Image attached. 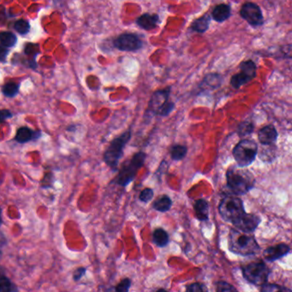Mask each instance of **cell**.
<instances>
[{
    "mask_svg": "<svg viewBox=\"0 0 292 292\" xmlns=\"http://www.w3.org/2000/svg\"><path fill=\"white\" fill-rule=\"evenodd\" d=\"M19 89H20L19 84L13 82V81H10V82L6 83L2 86L1 91L6 97L12 98V97H15L19 93Z\"/></svg>",
    "mask_w": 292,
    "mask_h": 292,
    "instance_id": "7402d4cb",
    "label": "cell"
},
{
    "mask_svg": "<svg viewBox=\"0 0 292 292\" xmlns=\"http://www.w3.org/2000/svg\"><path fill=\"white\" fill-rule=\"evenodd\" d=\"M146 158V154L142 151L134 154L132 159L122 165L114 182L122 187L128 186L134 180L138 172L144 167Z\"/></svg>",
    "mask_w": 292,
    "mask_h": 292,
    "instance_id": "5b68a950",
    "label": "cell"
},
{
    "mask_svg": "<svg viewBox=\"0 0 292 292\" xmlns=\"http://www.w3.org/2000/svg\"><path fill=\"white\" fill-rule=\"evenodd\" d=\"M278 138L277 130L272 125L266 126L260 130L258 133L259 141L263 145H271L276 141Z\"/></svg>",
    "mask_w": 292,
    "mask_h": 292,
    "instance_id": "9a60e30c",
    "label": "cell"
},
{
    "mask_svg": "<svg viewBox=\"0 0 292 292\" xmlns=\"http://www.w3.org/2000/svg\"><path fill=\"white\" fill-rule=\"evenodd\" d=\"M258 152L256 143L250 139H244L239 142L233 150V157L238 165L244 168L250 165L256 159Z\"/></svg>",
    "mask_w": 292,
    "mask_h": 292,
    "instance_id": "52a82bcc",
    "label": "cell"
},
{
    "mask_svg": "<svg viewBox=\"0 0 292 292\" xmlns=\"http://www.w3.org/2000/svg\"><path fill=\"white\" fill-rule=\"evenodd\" d=\"M218 210L221 217L226 222H232L233 225L246 214L241 199L235 196H228L223 198L218 206Z\"/></svg>",
    "mask_w": 292,
    "mask_h": 292,
    "instance_id": "8992f818",
    "label": "cell"
},
{
    "mask_svg": "<svg viewBox=\"0 0 292 292\" xmlns=\"http://www.w3.org/2000/svg\"><path fill=\"white\" fill-rule=\"evenodd\" d=\"M18 38L16 36L10 32H3L0 35V43L1 46L7 48H12L16 44Z\"/></svg>",
    "mask_w": 292,
    "mask_h": 292,
    "instance_id": "603a6c76",
    "label": "cell"
},
{
    "mask_svg": "<svg viewBox=\"0 0 292 292\" xmlns=\"http://www.w3.org/2000/svg\"><path fill=\"white\" fill-rule=\"evenodd\" d=\"M76 127L74 125H72V126H70V127L67 128V130H68L69 132H73V131L76 130Z\"/></svg>",
    "mask_w": 292,
    "mask_h": 292,
    "instance_id": "74e56055",
    "label": "cell"
},
{
    "mask_svg": "<svg viewBox=\"0 0 292 292\" xmlns=\"http://www.w3.org/2000/svg\"><path fill=\"white\" fill-rule=\"evenodd\" d=\"M86 272V268H84V267H80V268H78V269H76V271L73 274V280L74 281H80V279L82 278V276L85 275Z\"/></svg>",
    "mask_w": 292,
    "mask_h": 292,
    "instance_id": "836d02e7",
    "label": "cell"
},
{
    "mask_svg": "<svg viewBox=\"0 0 292 292\" xmlns=\"http://www.w3.org/2000/svg\"><path fill=\"white\" fill-rule=\"evenodd\" d=\"M262 292H292L286 287H281L275 284H266L263 285Z\"/></svg>",
    "mask_w": 292,
    "mask_h": 292,
    "instance_id": "484cf974",
    "label": "cell"
},
{
    "mask_svg": "<svg viewBox=\"0 0 292 292\" xmlns=\"http://www.w3.org/2000/svg\"><path fill=\"white\" fill-rule=\"evenodd\" d=\"M156 292H167L166 290L164 289H158V291Z\"/></svg>",
    "mask_w": 292,
    "mask_h": 292,
    "instance_id": "f35d334b",
    "label": "cell"
},
{
    "mask_svg": "<svg viewBox=\"0 0 292 292\" xmlns=\"http://www.w3.org/2000/svg\"><path fill=\"white\" fill-rule=\"evenodd\" d=\"M170 89V86H169L166 88L157 90L152 93L149 100L146 115H149L150 117L154 115L167 116L172 112L175 103L169 100Z\"/></svg>",
    "mask_w": 292,
    "mask_h": 292,
    "instance_id": "277c9868",
    "label": "cell"
},
{
    "mask_svg": "<svg viewBox=\"0 0 292 292\" xmlns=\"http://www.w3.org/2000/svg\"><path fill=\"white\" fill-rule=\"evenodd\" d=\"M227 185L234 194H246L254 184V178L250 172L242 167H232L226 174Z\"/></svg>",
    "mask_w": 292,
    "mask_h": 292,
    "instance_id": "7a4b0ae2",
    "label": "cell"
},
{
    "mask_svg": "<svg viewBox=\"0 0 292 292\" xmlns=\"http://www.w3.org/2000/svg\"><path fill=\"white\" fill-rule=\"evenodd\" d=\"M154 196V190L151 189V188H145L140 192V195H139V200L142 201V203L148 204L152 200Z\"/></svg>",
    "mask_w": 292,
    "mask_h": 292,
    "instance_id": "83f0119b",
    "label": "cell"
},
{
    "mask_svg": "<svg viewBox=\"0 0 292 292\" xmlns=\"http://www.w3.org/2000/svg\"><path fill=\"white\" fill-rule=\"evenodd\" d=\"M104 292H120L116 290V287H110L109 289L106 290Z\"/></svg>",
    "mask_w": 292,
    "mask_h": 292,
    "instance_id": "8d00e7d4",
    "label": "cell"
},
{
    "mask_svg": "<svg viewBox=\"0 0 292 292\" xmlns=\"http://www.w3.org/2000/svg\"><path fill=\"white\" fill-rule=\"evenodd\" d=\"M205 82L208 85V86H212L215 88L216 86H220L221 83V77L217 74H209L206 77L205 79Z\"/></svg>",
    "mask_w": 292,
    "mask_h": 292,
    "instance_id": "f1b7e54d",
    "label": "cell"
},
{
    "mask_svg": "<svg viewBox=\"0 0 292 292\" xmlns=\"http://www.w3.org/2000/svg\"><path fill=\"white\" fill-rule=\"evenodd\" d=\"M14 28L18 33H20L22 35H24V34H26V33L30 32V22L25 21V20H18L14 24Z\"/></svg>",
    "mask_w": 292,
    "mask_h": 292,
    "instance_id": "4316f807",
    "label": "cell"
},
{
    "mask_svg": "<svg viewBox=\"0 0 292 292\" xmlns=\"http://www.w3.org/2000/svg\"><path fill=\"white\" fill-rule=\"evenodd\" d=\"M217 292H238L234 287L224 281L217 283Z\"/></svg>",
    "mask_w": 292,
    "mask_h": 292,
    "instance_id": "4dcf8cb0",
    "label": "cell"
},
{
    "mask_svg": "<svg viewBox=\"0 0 292 292\" xmlns=\"http://www.w3.org/2000/svg\"><path fill=\"white\" fill-rule=\"evenodd\" d=\"M152 243L160 248H164L170 242L169 234L163 228H156L152 234Z\"/></svg>",
    "mask_w": 292,
    "mask_h": 292,
    "instance_id": "2e32d148",
    "label": "cell"
},
{
    "mask_svg": "<svg viewBox=\"0 0 292 292\" xmlns=\"http://www.w3.org/2000/svg\"><path fill=\"white\" fill-rule=\"evenodd\" d=\"M240 14L242 17L254 27L260 26L264 22L262 12L256 3L252 2L245 3L242 6Z\"/></svg>",
    "mask_w": 292,
    "mask_h": 292,
    "instance_id": "30bf717a",
    "label": "cell"
},
{
    "mask_svg": "<svg viewBox=\"0 0 292 292\" xmlns=\"http://www.w3.org/2000/svg\"><path fill=\"white\" fill-rule=\"evenodd\" d=\"M52 185H54V174L52 173H48L42 180V188H50V187H52Z\"/></svg>",
    "mask_w": 292,
    "mask_h": 292,
    "instance_id": "d6a6232c",
    "label": "cell"
},
{
    "mask_svg": "<svg viewBox=\"0 0 292 292\" xmlns=\"http://www.w3.org/2000/svg\"><path fill=\"white\" fill-rule=\"evenodd\" d=\"M256 75V65L253 61H246L240 65V73L233 75L230 84L233 87L239 88L244 86Z\"/></svg>",
    "mask_w": 292,
    "mask_h": 292,
    "instance_id": "9c48e42d",
    "label": "cell"
},
{
    "mask_svg": "<svg viewBox=\"0 0 292 292\" xmlns=\"http://www.w3.org/2000/svg\"><path fill=\"white\" fill-rule=\"evenodd\" d=\"M185 292H208V290L203 284L193 283L187 287Z\"/></svg>",
    "mask_w": 292,
    "mask_h": 292,
    "instance_id": "f546056e",
    "label": "cell"
},
{
    "mask_svg": "<svg viewBox=\"0 0 292 292\" xmlns=\"http://www.w3.org/2000/svg\"><path fill=\"white\" fill-rule=\"evenodd\" d=\"M42 137V132L31 129L30 127H22L16 131L15 141L19 144H26L28 142L36 141Z\"/></svg>",
    "mask_w": 292,
    "mask_h": 292,
    "instance_id": "4fadbf2b",
    "label": "cell"
},
{
    "mask_svg": "<svg viewBox=\"0 0 292 292\" xmlns=\"http://www.w3.org/2000/svg\"><path fill=\"white\" fill-rule=\"evenodd\" d=\"M114 46L122 51H134L142 46V42L133 33H124L114 40Z\"/></svg>",
    "mask_w": 292,
    "mask_h": 292,
    "instance_id": "8fae6325",
    "label": "cell"
},
{
    "mask_svg": "<svg viewBox=\"0 0 292 292\" xmlns=\"http://www.w3.org/2000/svg\"><path fill=\"white\" fill-rule=\"evenodd\" d=\"M260 222V219L259 216L251 215V214H245L238 222L234 224V227L238 228V230L244 233H250L256 230L258 225Z\"/></svg>",
    "mask_w": 292,
    "mask_h": 292,
    "instance_id": "7c38bea8",
    "label": "cell"
},
{
    "mask_svg": "<svg viewBox=\"0 0 292 292\" xmlns=\"http://www.w3.org/2000/svg\"><path fill=\"white\" fill-rule=\"evenodd\" d=\"M230 15V8L229 5L222 3L215 7L212 10V16L215 21L222 22L227 20Z\"/></svg>",
    "mask_w": 292,
    "mask_h": 292,
    "instance_id": "d6986e66",
    "label": "cell"
},
{
    "mask_svg": "<svg viewBox=\"0 0 292 292\" xmlns=\"http://www.w3.org/2000/svg\"><path fill=\"white\" fill-rule=\"evenodd\" d=\"M289 251L290 247L288 245L280 244V245H275V246L266 249L264 251V257L269 262H274V261L280 259L284 256L288 254Z\"/></svg>",
    "mask_w": 292,
    "mask_h": 292,
    "instance_id": "5bb4252c",
    "label": "cell"
},
{
    "mask_svg": "<svg viewBox=\"0 0 292 292\" xmlns=\"http://www.w3.org/2000/svg\"><path fill=\"white\" fill-rule=\"evenodd\" d=\"M210 19H211L210 15L206 14V15H204L199 19L196 20L191 25V28L196 31V32H206V30L208 29Z\"/></svg>",
    "mask_w": 292,
    "mask_h": 292,
    "instance_id": "44dd1931",
    "label": "cell"
},
{
    "mask_svg": "<svg viewBox=\"0 0 292 292\" xmlns=\"http://www.w3.org/2000/svg\"><path fill=\"white\" fill-rule=\"evenodd\" d=\"M188 149L184 145H175L170 148V157L174 161H180L186 157Z\"/></svg>",
    "mask_w": 292,
    "mask_h": 292,
    "instance_id": "cb8c5ba5",
    "label": "cell"
},
{
    "mask_svg": "<svg viewBox=\"0 0 292 292\" xmlns=\"http://www.w3.org/2000/svg\"><path fill=\"white\" fill-rule=\"evenodd\" d=\"M158 15H150V14H144L140 15L136 20V23L139 27L145 30L154 29L157 26L158 22Z\"/></svg>",
    "mask_w": 292,
    "mask_h": 292,
    "instance_id": "e0dca14e",
    "label": "cell"
},
{
    "mask_svg": "<svg viewBox=\"0 0 292 292\" xmlns=\"http://www.w3.org/2000/svg\"><path fill=\"white\" fill-rule=\"evenodd\" d=\"M229 249L235 254L251 256L256 254L260 251V246L253 236L235 227L230 232Z\"/></svg>",
    "mask_w": 292,
    "mask_h": 292,
    "instance_id": "6da1fadb",
    "label": "cell"
},
{
    "mask_svg": "<svg viewBox=\"0 0 292 292\" xmlns=\"http://www.w3.org/2000/svg\"><path fill=\"white\" fill-rule=\"evenodd\" d=\"M2 47V46H1ZM0 53H1V61L2 62H4V60H6V57L7 56V53H8V50L7 49L4 47L1 48V51H0Z\"/></svg>",
    "mask_w": 292,
    "mask_h": 292,
    "instance_id": "d590c367",
    "label": "cell"
},
{
    "mask_svg": "<svg viewBox=\"0 0 292 292\" xmlns=\"http://www.w3.org/2000/svg\"><path fill=\"white\" fill-rule=\"evenodd\" d=\"M172 206V200L170 199L169 196L167 195H163L160 198H157L156 200L152 204V208L154 209L156 211L158 212L164 213L169 211L170 208Z\"/></svg>",
    "mask_w": 292,
    "mask_h": 292,
    "instance_id": "ffe728a7",
    "label": "cell"
},
{
    "mask_svg": "<svg viewBox=\"0 0 292 292\" xmlns=\"http://www.w3.org/2000/svg\"><path fill=\"white\" fill-rule=\"evenodd\" d=\"M132 137V128L118 136L110 141V145L104 151L103 160L104 163L114 172L118 170L120 161L124 156V150Z\"/></svg>",
    "mask_w": 292,
    "mask_h": 292,
    "instance_id": "3957f363",
    "label": "cell"
},
{
    "mask_svg": "<svg viewBox=\"0 0 292 292\" xmlns=\"http://www.w3.org/2000/svg\"><path fill=\"white\" fill-rule=\"evenodd\" d=\"M0 292H18V287L4 274L0 278Z\"/></svg>",
    "mask_w": 292,
    "mask_h": 292,
    "instance_id": "d4e9b609",
    "label": "cell"
},
{
    "mask_svg": "<svg viewBox=\"0 0 292 292\" xmlns=\"http://www.w3.org/2000/svg\"><path fill=\"white\" fill-rule=\"evenodd\" d=\"M270 270L265 263H252L242 268V275L246 281L256 286H263L268 280Z\"/></svg>",
    "mask_w": 292,
    "mask_h": 292,
    "instance_id": "ba28073f",
    "label": "cell"
},
{
    "mask_svg": "<svg viewBox=\"0 0 292 292\" xmlns=\"http://www.w3.org/2000/svg\"><path fill=\"white\" fill-rule=\"evenodd\" d=\"M0 117H1V121H6L7 119H10L13 117V114L10 109H2L0 112Z\"/></svg>",
    "mask_w": 292,
    "mask_h": 292,
    "instance_id": "e575fe53",
    "label": "cell"
},
{
    "mask_svg": "<svg viewBox=\"0 0 292 292\" xmlns=\"http://www.w3.org/2000/svg\"><path fill=\"white\" fill-rule=\"evenodd\" d=\"M253 130L254 126L252 123H250V122H244V123H242V124L239 126V134L241 136L247 135V134H250V133H252Z\"/></svg>",
    "mask_w": 292,
    "mask_h": 292,
    "instance_id": "1f68e13d",
    "label": "cell"
},
{
    "mask_svg": "<svg viewBox=\"0 0 292 292\" xmlns=\"http://www.w3.org/2000/svg\"><path fill=\"white\" fill-rule=\"evenodd\" d=\"M196 216L199 221L204 222L208 220L209 205L208 203L204 199H198L194 204Z\"/></svg>",
    "mask_w": 292,
    "mask_h": 292,
    "instance_id": "ac0fdd59",
    "label": "cell"
}]
</instances>
